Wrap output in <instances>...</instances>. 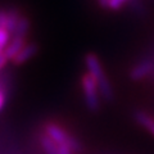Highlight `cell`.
I'll use <instances>...</instances> for the list:
<instances>
[{
  "label": "cell",
  "instance_id": "6da1fadb",
  "mask_svg": "<svg viewBox=\"0 0 154 154\" xmlns=\"http://www.w3.org/2000/svg\"><path fill=\"white\" fill-rule=\"evenodd\" d=\"M84 62H85V67L88 73L93 77L96 85H98L102 99L105 100L107 103H112L114 99L113 86L110 84L108 76L105 75V71L98 55L94 54V53H88L84 58Z\"/></svg>",
  "mask_w": 154,
  "mask_h": 154
},
{
  "label": "cell",
  "instance_id": "7a4b0ae2",
  "mask_svg": "<svg viewBox=\"0 0 154 154\" xmlns=\"http://www.w3.org/2000/svg\"><path fill=\"white\" fill-rule=\"evenodd\" d=\"M44 134L48 137H50L53 141L57 143L58 145H64L69 148L75 154L82 153V144H81L73 135L68 134L67 130L59 126L55 122H48L44 125Z\"/></svg>",
  "mask_w": 154,
  "mask_h": 154
},
{
  "label": "cell",
  "instance_id": "3957f363",
  "mask_svg": "<svg viewBox=\"0 0 154 154\" xmlns=\"http://www.w3.org/2000/svg\"><path fill=\"white\" fill-rule=\"evenodd\" d=\"M81 88L84 91V98L88 109L93 113H98L102 108V102H100L102 96H100V91L95 80L88 72H85L81 77Z\"/></svg>",
  "mask_w": 154,
  "mask_h": 154
},
{
  "label": "cell",
  "instance_id": "277c9868",
  "mask_svg": "<svg viewBox=\"0 0 154 154\" xmlns=\"http://www.w3.org/2000/svg\"><path fill=\"white\" fill-rule=\"evenodd\" d=\"M153 60L148 54L144 55L141 59H139L128 71V77L132 81H143L145 79H150L153 75Z\"/></svg>",
  "mask_w": 154,
  "mask_h": 154
},
{
  "label": "cell",
  "instance_id": "5b68a950",
  "mask_svg": "<svg viewBox=\"0 0 154 154\" xmlns=\"http://www.w3.org/2000/svg\"><path fill=\"white\" fill-rule=\"evenodd\" d=\"M134 119L139 126L143 127L144 130H146L154 137V116L153 114L148 113L146 110L136 109L134 110Z\"/></svg>",
  "mask_w": 154,
  "mask_h": 154
},
{
  "label": "cell",
  "instance_id": "8992f818",
  "mask_svg": "<svg viewBox=\"0 0 154 154\" xmlns=\"http://www.w3.org/2000/svg\"><path fill=\"white\" fill-rule=\"evenodd\" d=\"M37 51H38V46L36 44H26L22 48V50L14 57V59L12 62L17 66L23 64V63H26L27 60H30L31 58L35 57L37 54Z\"/></svg>",
  "mask_w": 154,
  "mask_h": 154
},
{
  "label": "cell",
  "instance_id": "52a82bcc",
  "mask_svg": "<svg viewBox=\"0 0 154 154\" xmlns=\"http://www.w3.org/2000/svg\"><path fill=\"white\" fill-rule=\"evenodd\" d=\"M27 44L26 38H18V37H12L11 42L8 44V46L5 48L3 55L7 58L8 60H13L14 57H16L19 51L22 50V48Z\"/></svg>",
  "mask_w": 154,
  "mask_h": 154
},
{
  "label": "cell",
  "instance_id": "ba28073f",
  "mask_svg": "<svg viewBox=\"0 0 154 154\" xmlns=\"http://www.w3.org/2000/svg\"><path fill=\"white\" fill-rule=\"evenodd\" d=\"M30 27H31V22L26 16H21L18 21V25L14 30L12 37H18V38H26L28 31H30Z\"/></svg>",
  "mask_w": 154,
  "mask_h": 154
},
{
  "label": "cell",
  "instance_id": "9c48e42d",
  "mask_svg": "<svg viewBox=\"0 0 154 154\" xmlns=\"http://www.w3.org/2000/svg\"><path fill=\"white\" fill-rule=\"evenodd\" d=\"M38 141H40L41 149L45 154H59V146H58V144L53 141L50 137H48L44 132L40 135Z\"/></svg>",
  "mask_w": 154,
  "mask_h": 154
},
{
  "label": "cell",
  "instance_id": "30bf717a",
  "mask_svg": "<svg viewBox=\"0 0 154 154\" xmlns=\"http://www.w3.org/2000/svg\"><path fill=\"white\" fill-rule=\"evenodd\" d=\"M22 14L19 13V11L17 8H9L8 9V23H7V28L8 31L13 35L14 30H16V27L18 25V21L19 18H21Z\"/></svg>",
  "mask_w": 154,
  "mask_h": 154
},
{
  "label": "cell",
  "instance_id": "8fae6325",
  "mask_svg": "<svg viewBox=\"0 0 154 154\" xmlns=\"http://www.w3.org/2000/svg\"><path fill=\"white\" fill-rule=\"evenodd\" d=\"M11 40H12V33L5 27H0V55L4 53Z\"/></svg>",
  "mask_w": 154,
  "mask_h": 154
},
{
  "label": "cell",
  "instance_id": "7c38bea8",
  "mask_svg": "<svg viewBox=\"0 0 154 154\" xmlns=\"http://www.w3.org/2000/svg\"><path fill=\"white\" fill-rule=\"evenodd\" d=\"M127 2H130V0H109L107 8H109L110 11H118V9H121L123 7V4Z\"/></svg>",
  "mask_w": 154,
  "mask_h": 154
},
{
  "label": "cell",
  "instance_id": "4fadbf2b",
  "mask_svg": "<svg viewBox=\"0 0 154 154\" xmlns=\"http://www.w3.org/2000/svg\"><path fill=\"white\" fill-rule=\"evenodd\" d=\"M130 4L134 8V11H136L139 14H144V11H145V7L141 3V0H130Z\"/></svg>",
  "mask_w": 154,
  "mask_h": 154
},
{
  "label": "cell",
  "instance_id": "5bb4252c",
  "mask_svg": "<svg viewBox=\"0 0 154 154\" xmlns=\"http://www.w3.org/2000/svg\"><path fill=\"white\" fill-rule=\"evenodd\" d=\"M4 105H5V89L0 85V110L4 108Z\"/></svg>",
  "mask_w": 154,
  "mask_h": 154
},
{
  "label": "cell",
  "instance_id": "9a60e30c",
  "mask_svg": "<svg viewBox=\"0 0 154 154\" xmlns=\"http://www.w3.org/2000/svg\"><path fill=\"white\" fill-rule=\"evenodd\" d=\"M58 146H59V154H75L69 148H67L64 145H58Z\"/></svg>",
  "mask_w": 154,
  "mask_h": 154
},
{
  "label": "cell",
  "instance_id": "2e32d148",
  "mask_svg": "<svg viewBox=\"0 0 154 154\" xmlns=\"http://www.w3.org/2000/svg\"><path fill=\"white\" fill-rule=\"evenodd\" d=\"M7 62H8V59H7L5 57H4L3 54L0 55V71H2V69L4 68V66L7 64Z\"/></svg>",
  "mask_w": 154,
  "mask_h": 154
},
{
  "label": "cell",
  "instance_id": "e0dca14e",
  "mask_svg": "<svg viewBox=\"0 0 154 154\" xmlns=\"http://www.w3.org/2000/svg\"><path fill=\"white\" fill-rule=\"evenodd\" d=\"M148 55L152 58V60H153V64H154V49H153L150 53H149ZM149 80H150V81H154V68H153V75H152V77H150V79H149Z\"/></svg>",
  "mask_w": 154,
  "mask_h": 154
},
{
  "label": "cell",
  "instance_id": "ac0fdd59",
  "mask_svg": "<svg viewBox=\"0 0 154 154\" xmlns=\"http://www.w3.org/2000/svg\"><path fill=\"white\" fill-rule=\"evenodd\" d=\"M108 3H109V0H99L100 7H103V8H107L108 7Z\"/></svg>",
  "mask_w": 154,
  "mask_h": 154
}]
</instances>
